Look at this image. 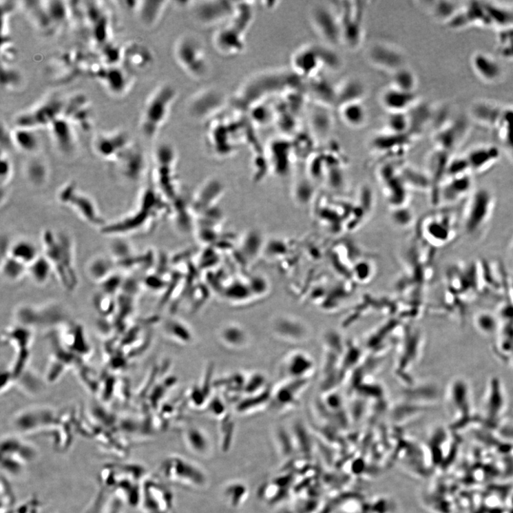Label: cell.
<instances>
[{
    "mask_svg": "<svg viewBox=\"0 0 513 513\" xmlns=\"http://www.w3.org/2000/svg\"><path fill=\"white\" fill-rule=\"evenodd\" d=\"M43 254L50 260L54 273L65 289L73 290L78 283L74 242L63 231L48 229L42 236Z\"/></svg>",
    "mask_w": 513,
    "mask_h": 513,
    "instance_id": "cell-1",
    "label": "cell"
},
{
    "mask_svg": "<svg viewBox=\"0 0 513 513\" xmlns=\"http://www.w3.org/2000/svg\"><path fill=\"white\" fill-rule=\"evenodd\" d=\"M253 19L254 10L251 8H236L229 21L218 28L213 35L212 44L216 52L227 58L240 55L247 45L246 36Z\"/></svg>",
    "mask_w": 513,
    "mask_h": 513,
    "instance_id": "cell-2",
    "label": "cell"
},
{
    "mask_svg": "<svg viewBox=\"0 0 513 513\" xmlns=\"http://www.w3.org/2000/svg\"><path fill=\"white\" fill-rule=\"evenodd\" d=\"M179 96L177 88L164 83L158 86L148 98L140 122L143 136L154 138L166 126Z\"/></svg>",
    "mask_w": 513,
    "mask_h": 513,
    "instance_id": "cell-3",
    "label": "cell"
},
{
    "mask_svg": "<svg viewBox=\"0 0 513 513\" xmlns=\"http://www.w3.org/2000/svg\"><path fill=\"white\" fill-rule=\"evenodd\" d=\"M173 55L178 68L193 80H202L211 73V65L207 48L194 34L189 33L178 36L174 45Z\"/></svg>",
    "mask_w": 513,
    "mask_h": 513,
    "instance_id": "cell-4",
    "label": "cell"
},
{
    "mask_svg": "<svg viewBox=\"0 0 513 513\" xmlns=\"http://www.w3.org/2000/svg\"><path fill=\"white\" fill-rule=\"evenodd\" d=\"M496 200L494 193L485 188L474 190L468 197L462 221L468 235H479L494 214Z\"/></svg>",
    "mask_w": 513,
    "mask_h": 513,
    "instance_id": "cell-5",
    "label": "cell"
},
{
    "mask_svg": "<svg viewBox=\"0 0 513 513\" xmlns=\"http://www.w3.org/2000/svg\"><path fill=\"white\" fill-rule=\"evenodd\" d=\"M161 469L167 480L182 488L202 490L209 483L207 472L200 465L182 456L170 457L163 462Z\"/></svg>",
    "mask_w": 513,
    "mask_h": 513,
    "instance_id": "cell-6",
    "label": "cell"
},
{
    "mask_svg": "<svg viewBox=\"0 0 513 513\" xmlns=\"http://www.w3.org/2000/svg\"><path fill=\"white\" fill-rule=\"evenodd\" d=\"M59 201L73 209L82 219L101 229L107 224L96 202L88 195L80 191L74 182H70L59 193Z\"/></svg>",
    "mask_w": 513,
    "mask_h": 513,
    "instance_id": "cell-7",
    "label": "cell"
},
{
    "mask_svg": "<svg viewBox=\"0 0 513 513\" xmlns=\"http://www.w3.org/2000/svg\"><path fill=\"white\" fill-rule=\"evenodd\" d=\"M66 101L59 97H52L32 110L19 115L16 127L34 129L38 127H50L54 121L63 116Z\"/></svg>",
    "mask_w": 513,
    "mask_h": 513,
    "instance_id": "cell-8",
    "label": "cell"
},
{
    "mask_svg": "<svg viewBox=\"0 0 513 513\" xmlns=\"http://www.w3.org/2000/svg\"><path fill=\"white\" fill-rule=\"evenodd\" d=\"M236 3L228 1H203L193 6V15L203 26H218L228 23L232 17Z\"/></svg>",
    "mask_w": 513,
    "mask_h": 513,
    "instance_id": "cell-9",
    "label": "cell"
},
{
    "mask_svg": "<svg viewBox=\"0 0 513 513\" xmlns=\"http://www.w3.org/2000/svg\"><path fill=\"white\" fill-rule=\"evenodd\" d=\"M132 145L131 138L126 132H114L101 134L94 140L95 152L102 158L115 161Z\"/></svg>",
    "mask_w": 513,
    "mask_h": 513,
    "instance_id": "cell-10",
    "label": "cell"
},
{
    "mask_svg": "<svg viewBox=\"0 0 513 513\" xmlns=\"http://www.w3.org/2000/svg\"><path fill=\"white\" fill-rule=\"evenodd\" d=\"M311 17L317 31L328 43L335 45L342 42L340 22L333 12L324 8H317Z\"/></svg>",
    "mask_w": 513,
    "mask_h": 513,
    "instance_id": "cell-11",
    "label": "cell"
},
{
    "mask_svg": "<svg viewBox=\"0 0 513 513\" xmlns=\"http://www.w3.org/2000/svg\"><path fill=\"white\" fill-rule=\"evenodd\" d=\"M368 56L373 65L384 70L394 71L395 73L404 67V55L391 45L375 44L369 49Z\"/></svg>",
    "mask_w": 513,
    "mask_h": 513,
    "instance_id": "cell-12",
    "label": "cell"
},
{
    "mask_svg": "<svg viewBox=\"0 0 513 513\" xmlns=\"http://www.w3.org/2000/svg\"><path fill=\"white\" fill-rule=\"evenodd\" d=\"M474 189V177L465 174L454 177H446L441 189V197L446 204L453 205L468 197Z\"/></svg>",
    "mask_w": 513,
    "mask_h": 513,
    "instance_id": "cell-13",
    "label": "cell"
},
{
    "mask_svg": "<svg viewBox=\"0 0 513 513\" xmlns=\"http://www.w3.org/2000/svg\"><path fill=\"white\" fill-rule=\"evenodd\" d=\"M114 162L121 175L132 181L137 180L145 169V157L140 149L132 145Z\"/></svg>",
    "mask_w": 513,
    "mask_h": 513,
    "instance_id": "cell-14",
    "label": "cell"
},
{
    "mask_svg": "<svg viewBox=\"0 0 513 513\" xmlns=\"http://www.w3.org/2000/svg\"><path fill=\"white\" fill-rule=\"evenodd\" d=\"M291 65L293 70L302 76H313L322 66L316 47H304L293 55Z\"/></svg>",
    "mask_w": 513,
    "mask_h": 513,
    "instance_id": "cell-15",
    "label": "cell"
},
{
    "mask_svg": "<svg viewBox=\"0 0 513 513\" xmlns=\"http://www.w3.org/2000/svg\"><path fill=\"white\" fill-rule=\"evenodd\" d=\"M50 129L57 149L64 154H72L76 147L75 133L72 122L61 116L52 123Z\"/></svg>",
    "mask_w": 513,
    "mask_h": 513,
    "instance_id": "cell-16",
    "label": "cell"
},
{
    "mask_svg": "<svg viewBox=\"0 0 513 513\" xmlns=\"http://www.w3.org/2000/svg\"><path fill=\"white\" fill-rule=\"evenodd\" d=\"M183 441L190 452L202 459L210 457L213 446L209 435L198 427H191L184 432Z\"/></svg>",
    "mask_w": 513,
    "mask_h": 513,
    "instance_id": "cell-17",
    "label": "cell"
},
{
    "mask_svg": "<svg viewBox=\"0 0 513 513\" xmlns=\"http://www.w3.org/2000/svg\"><path fill=\"white\" fill-rule=\"evenodd\" d=\"M381 103L389 113L406 112L415 102L414 93H409L391 86L381 93Z\"/></svg>",
    "mask_w": 513,
    "mask_h": 513,
    "instance_id": "cell-18",
    "label": "cell"
},
{
    "mask_svg": "<svg viewBox=\"0 0 513 513\" xmlns=\"http://www.w3.org/2000/svg\"><path fill=\"white\" fill-rule=\"evenodd\" d=\"M127 66L132 72L148 70L154 64V54L147 46L133 44L123 52Z\"/></svg>",
    "mask_w": 513,
    "mask_h": 513,
    "instance_id": "cell-19",
    "label": "cell"
},
{
    "mask_svg": "<svg viewBox=\"0 0 513 513\" xmlns=\"http://www.w3.org/2000/svg\"><path fill=\"white\" fill-rule=\"evenodd\" d=\"M499 158L496 149L483 148L472 151L465 158L472 174H481L494 167Z\"/></svg>",
    "mask_w": 513,
    "mask_h": 513,
    "instance_id": "cell-20",
    "label": "cell"
},
{
    "mask_svg": "<svg viewBox=\"0 0 513 513\" xmlns=\"http://www.w3.org/2000/svg\"><path fill=\"white\" fill-rule=\"evenodd\" d=\"M41 255L42 253H40L37 245L33 241L25 238L11 243L8 254L28 266Z\"/></svg>",
    "mask_w": 513,
    "mask_h": 513,
    "instance_id": "cell-21",
    "label": "cell"
},
{
    "mask_svg": "<svg viewBox=\"0 0 513 513\" xmlns=\"http://www.w3.org/2000/svg\"><path fill=\"white\" fill-rule=\"evenodd\" d=\"M249 488L241 481H231L225 485L222 490L224 503L229 507L239 509L249 498Z\"/></svg>",
    "mask_w": 513,
    "mask_h": 513,
    "instance_id": "cell-22",
    "label": "cell"
},
{
    "mask_svg": "<svg viewBox=\"0 0 513 513\" xmlns=\"http://www.w3.org/2000/svg\"><path fill=\"white\" fill-rule=\"evenodd\" d=\"M340 117L348 127L359 129L365 125L367 111L362 101L346 103L340 106Z\"/></svg>",
    "mask_w": 513,
    "mask_h": 513,
    "instance_id": "cell-23",
    "label": "cell"
},
{
    "mask_svg": "<svg viewBox=\"0 0 513 513\" xmlns=\"http://www.w3.org/2000/svg\"><path fill=\"white\" fill-rule=\"evenodd\" d=\"M11 138L13 145L25 153L34 154L40 148V140L34 129L16 127Z\"/></svg>",
    "mask_w": 513,
    "mask_h": 513,
    "instance_id": "cell-24",
    "label": "cell"
},
{
    "mask_svg": "<svg viewBox=\"0 0 513 513\" xmlns=\"http://www.w3.org/2000/svg\"><path fill=\"white\" fill-rule=\"evenodd\" d=\"M168 3L166 1L138 2L137 10L141 22L147 27L155 25L166 10Z\"/></svg>",
    "mask_w": 513,
    "mask_h": 513,
    "instance_id": "cell-25",
    "label": "cell"
},
{
    "mask_svg": "<svg viewBox=\"0 0 513 513\" xmlns=\"http://www.w3.org/2000/svg\"><path fill=\"white\" fill-rule=\"evenodd\" d=\"M116 263L112 257L98 256L88 264V273L94 280L103 282L114 273Z\"/></svg>",
    "mask_w": 513,
    "mask_h": 513,
    "instance_id": "cell-26",
    "label": "cell"
},
{
    "mask_svg": "<svg viewBox=\"0 0 513 513\" xmlns=\"http://www.w3.org/2000/svg\"><path fill=\"white\" fill-rule=\"evenodd\" d=\"M54 273L50 260L43 254L28 266V274L38 284H45Z\"/></svg>",
    "mask_w": 513,
    "mask_h": 513,
    "instance_id": "cell-27",
    "label": "cell"
},
{
    "mask_svg": "<svg viewBox=\"0 0 513 513\" xmlns=\"http://www.w3.org/2000/svg\"><path fill=\"white\" fill-rule=\"evenodd\" d=\"M28 181L36 187H43L48 180V169L45 164L39 160L30 161L25 169Z\"/></svg>",
    "mask_w": 513,
    "mask_h": 513,
    "instance_id": "cell-28",
    "label": "cell"
},
{
    "mask_svg": "<svg viewBox=\"0 0 513 513\" xmlns=\"http://www.w3.org/2000/svg\"><path fill=\"white\" fill-rule=\"evenodd\" d=\"M3 275L11 282L22 279L28 273V266L10 255L2 258Z\"/></svg>",
    "mask_w": 513,
    "mask_h": 513,
    "instance_id": "cell-29",
    "label": "cell"
},
{
    "mask_svg": "<svg viewBox=\"0 0 513 513\" xmlns=\"http://www.w3.org/2000/svg\"><path fill=\"white\" fill-rule=\"evenodd\" d=\"M221 340L227 345L240 347L247 342V335L236 324H228L222 328L220 334Z\"/></svg>",
    "mask_w": 513,
    "mask_h": 513,
    "instance_id": "cell-30",
    "label": "cell"
},
{
    "mask_svg": "<svg viewBox=\"0 0 513 513\" xmlns=\"http://www.w3.org/2000/svg\"><path fill=\"white\" fill-rule=\"evenodd\" d=\"M364 94V88L357 80L348 81L343 85L338 94L340 106L346 103L362 101Z\"/></svg>",
    "mask_w": 513,
    "mask_h": 513,
    "instance_id": "cell-31",
    "label": "cell"
},
{
    "mask_svg": "<svg viewBox=\"0 0 513 513\" xmlns=\"http://www.w3.org/2000/svg\"><path fill=\"white\" fill-rule=\"evenodd\" d=\"M392 86L406 92L414 93L417 77L412 71L404 67L395 73Z\"/></svg>",
    "mask_w": 513,
    "mask_h": 513,
    "instance_id": "cell-32",
    "label": "cell"
},
{
    "mask_svg": "<svg viewBox=\"0 0 513 513\" xmlns=\"http://www.w3.org/2000/svg\"><path fill=\"white\" fill-rule=\"evenodd\" d=\"M128 75L121 69H109L105 74L107 87L114 93L120 94L126 90L128 84Z\"/></svg>",
    "mask_w": 513,
    "mask_h": 513,
    "instance_id": "cell-33",
    "label": "cell"
},
{
    "mask_svg": "<svg viewBox=\"0 0 513 513\" xmlns=\"http://www.w3.org/2000/svg\"><path fill=\"white\" fill-rule=\"evenodd\" d=\"M409 121L405 112L390 113L387 119L388 129L393 132H405Z\"/></svg>",
    "mask_w": 513,
    "mask_h": 513,
    "instance_id": "cell-34",
    "label": "cell"
},
{
    "mask_svg": "<svg viewBox=\"0 0 513 513\" xmlns=\"http://www.w3.org/2000/svg\"><path fill=\"white\" fill-rule=\"evenodd\" d=\"M48 4V8L45 9L49 18L53 21H63L67 14L65 6L61 2H50Z\"/></svg>",
    "mask_w": 513,
    "mask_h": 513,
    "instance_id": "cell-35",
    "label": "cell"
},
{
    "mask_svg": "<svg viewBox=\"0 0 513 513\" xmlns=\"http://www.w3.org/2000/svg\"><path fill=\"white\" fill-rule=\"evenodd\" d=\"M169 330L171 335L180 341L188 342L192 339L189 328L178 322L171 324Z\"/></svg>",
    "mask_w": 513,
    "mask_h": 513,
    "instance_id": "cell-36",
    "label": "cell"
},
{
    "mask_svg": "<svg viewBox=\"0 0 513 513\" xmlns=\"http://www.w3.org/2000/svg\"><path fill=\"white\" fill-rule=\"evenodd\" d=\"M0 171H1L0 172V178H1L2 187H7L12 178V165L10 159L3 151Z\"/></svg>",
    "mask_w": 513,
    "mask_h": 513,
    "instance_id": "cell-37",
    "label": "cell"
},
{
    "mask_svg": "<svg viewBox=\"0 0 513 513\" xmlns=\"http://www.w3.org/2000/svg\"><path fill=\"white\" fill-rule=\"evenodd\" d=\"M508 250H509V254H510V255L513 259V237L511 239V241L510 242Z\"/></svg>",
    "mask_w": 513,
    "mask_h": 513,
    "instance_id": "cell-38",
    "label": "cell"
}]
</instances>
